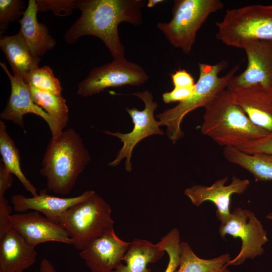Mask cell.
<instances>
[{"instance_id": "6da1fadb", "label": "cell", "mask_w": 272, "mask_h": 272, "mask_svg": "<svg viewBox=\"0 0 272 272\" xmlns=\"http://www.w3.org/2000/svg\"><path fill=\"white\" fill-rule=\"evenodd\" d=\"M145 0H76L80 18L64 34L67 44L76 43L81 37L92 35L100 39L113 60L124 58L125 49L118 31L123 22L134 26L143 23L142 9Z\"/></svg>"}, {"instance_id": "7a4b0ae2", "label": "cell", "mask_w": 272, "mask_h": 272, "mask_svg": "<svg viewBox=\"0 0 272 272\" xmlns=\"http://www.w3.org/2000/svg\"><path fill=\"white\" fill-rule=\"evenodd\" d=\"M90 159L82 138L70 128L52 137L42 160L40 173L46 178L49 191L66 195Z\"/></svg>"}, {"instance_id": "3957f363", "label": "cell", "mask_w": 272, "mask_h": 272, "mask_svg": "<svg viewBox=\"0 0 272 272\" xmlns=\"http://www.w3.org/2000/svg\"><path fill=\"white\" fill-rule=\"evenodd\" d=\"M204 108L201 133L224 148H238L269 134L250 121L227 88L215 95Z\"/></svg>"}, {"instance_id": "277c9868", "label": "cell", "mask_w": 272, "mask_h": 272, "mask_svg": "<svg viewBox=\"0 0 272 272\" xmlns=\"http://www.w3.org/2000/svg\"><path fill=\"white\" fill-rule=\"evenodd\" d=\"M198 66L199 78L190 97L157 115L160 125L167 126V135L174 144L183 137L181 123L185 116L196 108L204 107L215 95L226 89L239 68L237 64L225 76L219 77V73L227 66L224 60L214 65L199 62Z\"/></svg>"}, {"instance_id": "5b68a950", "label": "cell", "mask_w": 272, "mask_h": 272, "mask_svg": "<svg viewBox=\"0 0 272 272\" xmlns=\"http://www.w3.org/2000/svg\"><path fill=\"white\" fill-rule=\"evenodd\" d=\"M110 206L96 192L70 207L60 225L65 229L72 245L83 250L90 242L113 229Z\"/></svg>"}, {"instance_id": "8992f818", "label": "cell", "mask_w": 272, "mask_h": 272, "mask_svg": "<svg viewBox=\"0 0 272 272\" xmlns=\"http://www.w3.org/2000/svg\"><path fill=\"white\" fill-rule=\"evenodd\" d=\"M216 25L217 39L229 46L241 48L247 41L272 40V4L227 10Z\"/></svg>"}, {"instance_id": "52a82bcc", "label": "cell", "mask_w": 272, "mask_h": 272, "mask_svg": "<svg viewBox=\"0 0 272 272\" xmlns=\"http://www.w3.org/2000/svg\"><path fill=\"white\" fill-rule=\"evenodd\" d=\"M220 0H175L169 22H159L158 28L175 47L190 53L198 30L212 13L222 10Z\"/></svg>"}, {"instance_id": "ba28073f", "label": "cell", "mask_w": 272, "mask_h": 272, "mask_svg": "<svg viewBox=\"0 0 272 272\" xmlns=\"http://www.w3.org/2000/svg\"><path fill=\"white\" fill-rule=\"evenodd\" d=\"M221 237L230 235L240 238L241 247L239 253L227 263L239 265L247 259H253L264 252L263 246L268 241L266 231L251 211L241 208L235 209L229 217L221 223L219 228Z\"/></svg>"}, {"instance_id": "9c48e42d", "label": "cell", "mask_w": 272, "mask_h": 272, "mask_svg": "<svg viewBox=\"0 0 272 272\" xmlns=\"http://www.w3.org/2000/svg\"><path fill=\"white\" fill-rule=\"evenodd\" d=\"M149 76L139 64L125 58L94 67L78 85L77 94L83 97L91 96L105 89L124 85L140 86L144 84Z\"/></svg>"}, {"instance_id": "30bf717a", "label": "cell", "mask_w": 272, "mask_h": 272, "mask_svg": "<svg viewBox=\"0 0 272 272\" xmlns=\"http://www.w3.org/2000/svg\"><path fill=\"white\" fill-rule=\"evenodd\" d=\"M133 95L138 97L144 103L145 108L139 110L133 107H126V111L130 115L133 123V128L131 132L122 133L118 132H113L110 131H104V132L119 138L123 143V146L119 150L116 158L108 164L110 166H116L122 160L125 158V169L131 172L132 166L130 162L132 152L137 144L142 140L153 134H164L160 128L161 126L159 121L156 120L154 116V111L157 109L158 104L153 101L152 93L148 91L133 93Z\"/></svg>"}, {"instance_id": "8fae6325", "label": "cell", "mask_w": 272, "mask_h": 272, "mask_svg": "<svg viewBox=\"0 0 272 272\" xmlns=\"http://www.w3.org/2000/svg\"><path fill=\"white\" fill-rule=\"evenodd\" d=\"M11 211L0 197V272H23L35 262L37 252L12 226Z\"/></svg>"}, {"instance_id": "7c38bea8", "label": "cell", "mask_w": 272, "mask_h": 272, "mask_svg": "<svg viewBox=\"0 0 272 272\" xmlns=\"http://www.w3.org/2000/svg\"><path fill=\"white\" fill-rule=\"evenodd\" d=\"M0 65L7 75L11 84V94L4 109L0 114L1 120H11L23 129L25 128L24 116L27 113L35 114L47 123L52 137L63 131L58 124L40 107L33 101L29 85L19 75L9 72L6 64Z\"/></svg>"}, {"instance_id": "4fadbf2b", "label": "cell", "mask_w": 272, "mask_h": 272, "mask_svg": "<svg viewBox=\"0 0 272 272\" xmlns=\"http://www.w3.org/2000/svg\"><path fill=\"white\" fill-rule=\"evenodd\" d=\"M241 48L247 55V67L231 79L227 89L258 85L272 87V40L247 41Z\"/></svg>"}, {"instance_id": "5bb4252c", "label": "cell", "mask_w": 272, "mask_h": 272, "mask_svg": "<svg viewBox=\"0 0 272 272\" xmlns=\"http://www.w3.org/2000/svg\"><path fill=\"white\" fill-rule=\"evenodd\" d=\"M130 244L112 229L90 242L79 255L92 272H112L122 264Z\"/></svg>"}, {"instance_id": "9a60e30c", "label": "cell", "mask_w": 272, "mask_h": 272, "mask_svg": "<svg viewBox=\"0 0 272 272\" xmlns=\"http://www.w3.org/2000/svg\"><path fill=\"white\" fill-rule=\"evenodd\" d=\"M228 177L216 181L210 186L194 185L185 189L184 194L196 206H199L206 201L213 202L216 207L217 218L221 222L226 220L231 212L230 203L233 194H240L248 188L250 181L236 176L232 178L229 185H226Z\"/></svg>"}, {"instance_id": "2e32d148", "label": "cell", "mask_w": 272, "mask_h": 272, "mask_svg": "<svg viewBox=\"0 0 272 272\" xmlns=\"http://www.w3.org/2000/svg\"><path fill=\"white\" fill-rule=\"evenodd\" d=\"M12 226L30 245L56 242L72 245L65 229L60 225L48 220L37 211L10 215Z\"/></svg>"}, {"instance_id": "e0dca14e", "label": "cell", "mask_w": 272, "mask_h": 272, "mask_svg": "<svg viewBox=\"0 0 272 272\" xmlns=\"http://www.w3.org/2000/svg\"><path fill=\"white\" fill-rule=\"evenodd\" d=\"M228 90L250 121L272 133V87L258 85Z\"/></svg>"}, {"instance_id": "ac0fdd59", "label": "cell", "mask_w": 272, "mask_h": 272, "mask_svg": "<svg viewBox=\"0 0 272 272\" xmlns=\"http://www.w3.org/2000/svg\"><path fill=\"white\" fill-rule=\"evenodd\" d=\"M95 192L87 190L81 194L71 197H60L49 195L45 190L32 197L14 194L11 197L14 210L18 213L34 210L44 215L48 220L59 224L65 212L74 205L85 200Z\"/></svg>"}, {"instance_id": "d6986e66", "label": "cell", "mask_w": 272, "mask_h": 272, "mask_svg": "<svg viewBox=\"0 0 272 272\" xmlns=\"http://www.w3.org/2000/svg\"><path fill=\"white\" fill-rule=\"evenodd\" d=\"M36 0H29L25 13L19 20V32L23 36L33 54L36 57L44 55L53 48L56 42L49 34L48 27L38 21V13Z\"/></svg>"}, {"instance_id": "ffe728a7", "label": "cell", "mask_w": 272, "mask_h": 272, "mask_svg": "<svg viewBox=\"0 0 272 272\" xmlns=\"http://www.w3.org/2000/svg\"><path fill=\"white\" fill-rule=\"evenodd\" d=\"M165 253L160 241L154 244L145 239H135L130 242L123 258L125 264H121L112 272H152L148 265L158 261Z\"/></svg>"}, {"instance_id": "44dd1931", "label": "cell", "mask_w": 272, "mask_h": 272, "mask_svg": "<svg viewBox=\"0 0 272 272\" xmlns=\"http://www.w3.org/2000/svg\"><path fill=\"white\" fill-rule=\"evenodd\" d=\"M0 48L6 55L13 73L22 78L32 70L39 67L40 58L33 54L20 32L12 36H1Z\"/></svg>"}, {"instance_id": "7402d4cb", "label": "cell", "mask_w": 272, "mask_h": 272, "mask_svg": "<svg viewBox=\"0 0 272 272\" xmlns=\"http://www.w3.org/2000/svg\"><path fill=\"white\" fill-rule=\"evenodd\" d=\"M223 155L228 162L250 172L256 181L272 180V155L249 154L234 147H225Z\"/></svg>"}, {"instance_id": "603a6c76", "label": "cell", "mask_w": 272, "mask_h": 272, "mask_svg": "<svg viewBox=\"0 0 272 272\" xmlns=\"http://www.w3.org/2000/svg\"><path fill=\"white\" fill-rule=\"evenodd\" d=\"M231 259L228 253L212 259H202L186 242L181 241L180 262L176 272H231L227 268V263Z\"/></svg>"}, {"instance_id": "cb8c5ba5", "label": "cell", "mask_w": 272, "mask_h": 272, "mask_svg": "<svg viewBox=\"0 0 272 272\" xmlns=\"http://www.w3.org/2000/svg\"><path fill=\"white\" fill-rule=\"evenodd\" d=\"M0 153L6 169L15 175L25 189L32 196L37 195L36 188L26 178L21 169L19 151L9 135L5 122L2 120H0Z\"/></svg>"}, {"instance_id": "d4e9b609", "label": "cell", "mask_w": 272, "mask_h": 272, "mask_svg": "<svg viewBox=\"0 0 272 272\" xmlns=\"http://www.w3.org/2000/svg\"><path fill=\"white\" fill-rule=\"evenodd\" d=\"M29 86L35 103L43 109L63 129L69 120V109L65 99L61 95Z\"/></svg>"}, {"instance_id": "484cf974", "label": "cell", "mask_w": 272, "mask_h": 272, "mask_svg": "<svg viewBox=\"0 0 272 272\" xmlns=\"http://www.w3.org/2000/svg\"><path fill=\"white\" fill-rule=\"evenodd\" d=\"M22 78L30 86L57 95H61L62 88L60 82L49 66L36 67Z\"/></svg>"}, {"instance_id": "4316f807", "label": "cell", "mask_w": 272, "mask_h": 272, "mask_svg": "<svg viewBox=\"0 0 272 272\" xmlns=\"http://www.w3.org/2000/svg\"><path fill=\"white\" fill-rule=\"evenodd\" d=\"M163 249L167 253L169 261L164 272H176L180 262V238L177 228L171 229L160 241Z\"/></svg>"}, {"instance_id": "83f0119b", "label": "cell", "mask_w": 272, "mask_h": 272, "mask_svg": "<svg viewBox=\"0 0 272 272\" xmlns=\"http://www.w3.org/2000/svg\"><path fill=\"white\" fill-rule=\"evenodd\" d=\"M25 3L21 0H0V35L6 32L10 24L19 20L25 11Z\"/></svg>"}, {"instance_id": "f1b7e54d", "label": "cell", "mask_w": 272, "mask_h": 272, "mask_svg": "<svg viewBox=\"0 0 272 272\" xmlns=\"http://www.w3.org/2000/svg\"><path fill=\"white\" fill-rule=\"evenodd\" d=\"M76 0H36L38 12L51 11L56 16H68L77 8Z\"/></svg>"}, {"instance_id": "f546056e", "label": "cell", "mask_w": 272, "mask_h": 272, "mask_svg": "<svg viewBox=\"0 0 272 272\" xmlns=\"http://www.w3.org/2000/svg\"><path fill=\"white\" fill-rule=\"evenodd\" d=\"M237 149L249 154L263 153L272 155V133L244 144Z\"/></svg>"}, {"instance_id": "4dcf8cb0", "label": "cell", "mask_w": 272, "mask_h": 272, "mask_svg": "<svg viewBox=\"0 0 272 272\" xmlns=\"http://www.w3.org/2000/svg\"><path fill=\"white\" fill-rule=\"evenodd\" d=\"M174 88L193 89L195 83L191 74L184 69H179L170 75Z\"/></svg>"}, {"instance_id": "1f68e13d", "label": "cell", "mask_w": 272, "mask_h": 272, "mask_svg": "<svg viewBox=\"0 0 272 272\" xmlns=\"http://www.w3.org/2000/svg\"><path fill=\"white\" fill-rule=\"evenodd\" d=\"M193 89L174 88L172 91L163 94V100L166 103L176 101L182 102L190 97Z\"/></svg>"}, {"instance_id": "d6a6232c", "label": "cell", "mask_w": 272, "mask_h": 272, "mask_svg": "<svg viewBox=\"0 0 272 272\" xmlns=\"http://www.w3.org/2000/svg\"><path fill=\"white\" fill-rule=\"evenodd\" d=\"M12 174L6 169L3 163L0 166V196H4L13 183Z\"/></svg>"}, {"instance_id": "836d02e7", "label": "cell", "mask_w": 272, "mask_h": 272, "mask_svg": "<svg viewBox=\"0 0 272 272\" xmlns=\"http://www.w3.org/2000/svg\"><path fill=\"white\" fill-rule=\"evenodd\" d=\"M39 272H56L52 263L47 259L41 260Z\"/></svg>"}, {"instance_id": "e575fe53", "label": "cell", "mask_w": 272, "mask_h": 272, "mask_svg": "<svg viewBox=\"0 0 272 272\" xmlns=\"http://www.w3.org/2000/svg\"><path fill=\"white\" fill-rule=\"evenodd\" d=\"M163 0H149L147 3L148 8H151L159 3L163 2Z\"/></svg>"}, {"instance_id": "d590c367", "label": "cell", "mask_w": 272, "mask_h": 272, "mask_svg": "<svg viewBox=\"0 0 272 272\" xmlns=\"http://www.w3.org/2000/svg\"><path fill=\"white\" fill-rule=\"evenodd\" d=\"M266 218L268 219V220H271L272 221V213H268L266 216Z\"/></svg>"}, {"instance_id": "8d00e7d4", "label": "cell", "mask_w": 272, "mask_h": 272, "mask_svg": "<svg viewBox=\"0 0 272 272\" xmlns=\"http://www.w3.org/2000/svg\"><path fill=\"white\" fill-rule=\"evenodd\" d=\"M35 272H39V271H35Z\"/></svg>"}]
</instances>
